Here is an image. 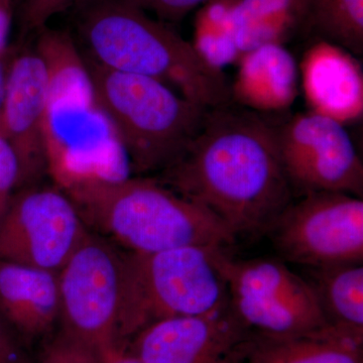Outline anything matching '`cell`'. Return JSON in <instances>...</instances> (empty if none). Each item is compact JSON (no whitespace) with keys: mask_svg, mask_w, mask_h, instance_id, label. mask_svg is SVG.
<instances>
[{"mask_svg":"<svg viewBox=\"0 0 363 363\" xmlns=\"http://www.w3.org/2000/svg\"><path fill=\"white\" fill-rule=\"evenodd\" d=\"M89 230L60 188H23L0 221V259L58 272Z\"/></svg>","mask_w":363,"mask_h":363,"instance_id":"10","label":"cell"},{"mask_svg":"<svg viewBox=\"0 0 363 363\" xmlns=\"http://www.w3.org/2000/svg\"><path fill=\"white\" fill-rule=\"evenodd\" d=\"M274 130L295 199L316 192L362 198L363 164L344 124L310 111L291 116Z\"/></svg>","mask_w":363,"mask_h":363,"instance_id":"9","label":"cell"},{"mask_svg":"<svg viewBox=\"0 0 363 363\" xmlns=\"http://www.w3.org/2000/svg\"><path fill=\"white\" fill-rule=\"evenodd\" d=\"M248 335L228 307L206 316L152 322L124 348L142 363H224Z\"/></svg>","mask_w":363,"mask_h":363,"instance_id":"12","label":"cell"},{"mask_svg":"<svg viewBox=\"0 0 363 363\" xmlns=\"http://www.w3.org/2000/svg\"><path fill=\"white\" fill-rule=\"evenodd\" d=\"M78 0H23L18 6L21 32L23 35L39 32L47 26L52 16L69 7L73 6Z\"/></svg>","mask_w":363,"mask_h":363,"instance_id":"22","label":"cell"},{"mask_svg":"<svg viewBox=\"0 0 363 363\" xmlns=\"http://www.w3.org/2000/svg\"><path fill=\"white\" fill-rule=\"evenodd\" d=\"M147 13L156 14L162 21L183 20L193 9L202 6L209 0H130Z\"/></svg>","mask_w":363,"mask_h":363,"instance_id":"24","label":"cell"},{"mask_svg":"<svg viewBox=\"0 0 363 363\" xmlns=\"http://www.w3.org/2000/svg\"><path fill=\"white\" fill-rule=\"evenodd\" d=\"M238 363H363L362 344L335 332L297 337L250 333Z\"/></svg>","mask_w":363,"mask_h":363,"instance_id":"18","label":"cell"},{"mask_svg":"<svg viewBox=\"0 0 363 363\" xmlns=\"http://www.w3.org/2000/svg\"><path fill=\"white\" fill-rule=\"evenodd\" d=\"M85 222L128 252L203 245L228 248L238 238L206 208L157 179L90 181L64 191Z\"/></svg>","mask_w":363,"mask_h":363,"instance_id":"3","label":"cell"},{"mask_svg":"<svg viewBox=\"0 0 363 363\" xmlns=\"http://www.w3.org/2000/svg\"><path fill=\"white\" fill-rule=\"evenodd\" d=\"M227 250L217 248L215 257L225 278L229 309L250 333L297 337L333 332L311 286L286 262L235 259Z\"/></svg>","mask_w":363,"mask_h":363,"instance_id":"6","label":"cell"},{"mask_svg":"<svg viewBox=\"0 0 363 363\" xmlns=\"http://www.w3.org/2000/svg\"><path fill=\"white\" fill-rule=\"evenodd\" d=\"M124 253L88 233L58 272L62 330L100 357L119 347Z\"/></svg>","mask_w":363,"mask_h":363,"instance_id":"7","label":"cell"},{"mask_svg":"<svg viewBox=\"0 0 363 363\" xmlns=\"http://www.w3.org/2000/svg\"><path fill=\"white\" fill-rule=\"evenodd\" d=\"M21 1H23V0H16V4H18V7L20 6Z\"/></svg>","mask_w":363,"mask_h":363,"instance_id":"30","label":"cell"},{"mask_svg":"<svg viewBox=\"0 0 363 363\" xmlns=\"http://www.w3.org/2000/svg\"><path fill=\"white\" fill-rule=\"evenodd\" d=\"M16 9L18 4L16 0H0V54L11 49L9 37Z\"/></svg>","mask_w":363,"mask_h":363,"instance_id":"26","label":"cell"},{"mask_svg":"<svg viewBox=\"0 0 363 363\" xmlns=\"http://www.w3.org/2000/svg\"><path fill=\"white\" fill-rule=\"evenodd\" d=\"M279 259L305 267L363 262V200L343 192L294 199L267 234Z\"/></svg>","mask_w":363,"mask_h":363,"instance_id":"8","label":"cell"},{"mask_svg":"<svg viewBox=\"0 0 363 363\" xmlns=\"http://www.w3.org/2000/svg\"><path fill=\"white\" fill-rule=\"evenodd\" d=\"M76 35L98 65L155 79L208 109L233 102L230 83L192 44L130 0H78Z\"/></svg>","mask_w":363,"mask_h":363,"instance_id":"2","label":"cell"},{"mask_svg":"<svg viewBox=\"0 0 363 363\" xmlns=\"http://www.w3.org/2000/svg\"><path fill=\"white\" fill-rule=\"evenodd\" d=\"M11 51L13 49H9L6 52L0 54V121H1L2 109H4V99H6L7 74H9Z\"/></svg>","mask_w":363,"mask_h":363,"instance_id":"27","label":"cell"},{"mask_svg":"<svg viewBox=\"0 0 363 363\" xmlns=\"http://www.w3.org/2000/svg\"><path fill=\"white\" fill-rule=\"evenodd\" d=\"M48 73L35 48L11 51L0 133L20 166V186L47 171Z\"/></svg>","mask_w":363,"mask_h":363,"instance_id":"11","label":"cell"},{"mask_svg":"<svg viewBox=\"0 0 363 363\" xmlns=\"http://www.w3.org/2000/svg\"><path fill=\"white\" fill-rule=\"evenodd\" d=\"M238 0H209L196 14L192 44L200 58L217 71L238 63L233 14Z\"/></svg>","mask_w":363,"mask_h":363,"instance_id":"19","label":"cell"},{"mask_svg":"<svg viewBox=\"0 0 363 363\" xmlns=\"http://www.w3.org/2000/svg\"><path fill=\"white\" fill-rule=\"evenodd\" d=\"M157 180L206 208L236 238L267 236L295 199L274 125L233 102L208 111L187 150Z\"/></svg>","mask_w":363,"mask_h":363,"instance_id":"1","label":"cell"},{"mask_svg":"<svg viewBox=\"0 0 363 363\" xmlns=\"http://www.w3.org/2000/svg\"><path fill=\"white\" fill-rule=\"evenodd\" d=\"M23 343L16 332L0 316V363H32Z\"/></svg>","mask_w":363,"mask_h":363,"instance_id":"25","label":"cell"},{"mask_svg":"<svg viewBox=\"0 0 363 363\" xmlns=\"http://www.w3.org/2000/svg\"><path fill=\"white\" fill-rule=\"evenodd\" d=\"M230 83L233 104L262 114L281 112L295 101L300 69L283 45H266L243 52Z\"/></svg>","mask_w":363,"mask_h":363,"instance_id":"15","label":"cell"},{"mask_svg":"<svg viewBox=\"0 0 363 363\" xmlns=\"http://www.w3.org/2000/svg\"><path fill=\"white\" fill-rule=\"evenodd\" d=\"M35 363H104L89 346L61 330L40 350Z\"/></svg>","mask_w":363,"mask_h":363,"instance_id":"21","label":"cell"},{"mask_svg":"<svg viewBox=\"0 0 363 363\" xmlns=\"http://www.w3.org/2000/svg\"><path fill=\"white\" fill-rule=\"evenodd\" d=\"M240 54L309 33L307 0H238L233 14Z\"/></svg>","mask_w":363,"mask_h":363,"instance_id":"17","label":"cell"},{"mask_svg":"<svg viewBox=\"0 0 363 363\" xmlns=\"http://www.w3.org/2000/svg\"><path fill=\"white\" fill-rule=\"evenodd\" d=\"M310 32L354 56L363 54V0H307Z\"/></svg>","mask_w":363,"mask_h":363,"instance_id":"20","label":"cell"},{"mask_svg":"<svg viewBox=\"0 0 363 363\" xmlns=\"http://www.w3.org/2000/svg\"><path fill=\"white\" fill-rule=\"evenodd\" d=\"M83 57L98 108L133 172H162L175 164L201 130L209 109L155 79L111 70Z\"/></svg>","mask_w":363,"mask_h":363,"instance_id":"4","label":"cell"},{"mask_svg":"<svg viewBox=\"0 0 363 363\" xmlns=\"http://www.w3.org/2000/svg\"><path fill=\"white\" fill-rule=\"evenodd\" d=\"M240 345L231 353L230 357L227 358L226 362L224 363H238V359H240Z\"/></svg>","mask_w":363,"mask_h":363,"instance_id":"29","label":"cell"},{"mask_svg":"<svg viewBox=\"0 0 363 363\" xmlns=\"http://www.w3.org/2000/svg\"><path fill=\"white\" fill-rule=\"evenodd\" d=\"M20 187V166L9 143L0 133V221Z\"/></svg>","mask_w":363,"mask_h":363,"instance_id":"23","label":"cell"},{"mask_svg":"<svg viewBox=\"0 0 363 363\" xmlns=\"http://www.w3.org/2000/svg\"><path fill=\"white\" fill-rule=\"evenodd\" d=\"M353 56L338 45L319 40L305 52L298 66L311 111L344 125L359 119L363 111L362 67Z\"/></svg>","mask_w":363,"mask_h":363,"instance_id":"13","label":"cell"},{"mask_svg":"<svg viewBox=\"0 0 363 363\" xmlns=\"http://www.w3.org/2000/svg\"><path fill=\"white\" fill-rule=\"evenodd\" d=\"M217 247L187 245L152 253H124L118 342L152 322L206 316L229 307Z\"/></svg>","mask_w":363,"mask_h":363,"instance_id":"5","label":"cell"},{"mask_svg":"<svg viewBox=\"0 0 363 363\" xmlns=\"http://www.w3.org/2000/svg\"><path fill=\"white\" fill-rule=\"evenodd\" d=\"M305 269L328 328L363 344V264Z\"/></svg>","mask_w":363,"mask_h":363,"instance_id":"16","label":"cell"},{"mask_svg":"<svg viewBox=\"0 0 363 363\" xmlns=\"http://www.w3.org/2000/svg\"><path fill=\"white\" fill-rule=\"evenodd\" d=\"M104 363H142L126 351L124 346H119L102 357Z\"/></svg>","mask_w":363,"mask_h":363,"instance_id":"28","label":"cell"},{"mask_svg":"<svg viewBox=\"0 0 363 363\" xmlns=\"http://www.w3.org/2000/svg\"><path fill=\"white\" fill-rule=\"evenodd\" d=\"M0 316L23 342L48 335L60 320L58 272L0 259Z\"/></svg>","mask_w":363,"mask_h":363,"instance_id":"14","label":"cell"}]
</instances>
